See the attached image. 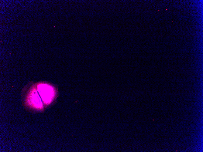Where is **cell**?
<instances>
[{
    "label": "cell",
    "instance_id": "7a4b0ae2",
    "mask_svg": "<svg viewBox=\"0 0 203 152\" xmlns=\"http://www.w3.org/2000/svg\"><path fill=\"white\" fill-rule=\"evenodd\" d=\"M37 91L43 103L46 105L51 103L56 96V90L48 83L40 82L36 84Z\"/></svg>",
    "mask_w": 203,
    "mask_h": 152
},
{
    "label": "cell",
    "instance_id": "6da1fadb",
    "mask_svg": "<svg viewBox=\"0 0 203 152\" xmlns=\"http://www.w3.org/2000/svg\"><path fill=\"white\" fill-rule=\"evenodd\" d=\"M30 84L24 97V103L29 107L37 110H41L43 108V103L35 87L36 86L33 83H30Z\"/></svg>",
    "mask_w": 203,
    "mask_h": 152
}]
</instances>
